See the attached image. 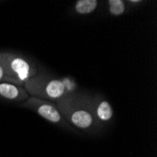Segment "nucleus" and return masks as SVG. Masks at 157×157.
Listing matches in <instances>:
<instances>
[{"label": "nucleus", "instance_id": "obj_1", "mask_svg": "<svg viewBox=\"0 0 157 157\" xmlns=\"http://www.w3.org/2000/svg\"><path fill=\"white\" fill-rule=\"evenodd\" d=\"M30 101L32 102V107L36 110V112L44 119L51 121V122H60L62 121L60 113L58 111L52 104L42 102L41 100H38L36 98H32Z\"/></svg>", "mask_w": 157, "mask_h": 157}, {"label": "nucleus", "instance_id": "obj_2", "mask_svg": "<svg viewBox=\"0 0 157 157\" xmlns=\"http://www.w3.org/2000/svg\"><path fill=\"white\" fill-rule=\"evenodd\" d=\"M9 67L12 74L15 75L17 79L22 82L26 81L35 75V70L27 61L21 58H13L10 61Z\"/></svg>", "mask_w": 157, "mask_h": 157}, {"label": "nucleus", "instance_id": "obj_3", "mask_svg": "<svg viewBox=\"0 0 157 157\" xmlns=\"http://www.w3.org/2000/svg\"><path fill=\"white\" fill-rule=\"evenodd\" d=\"M70 119L73 124L79 128H82V129H86V128L90 127L93 121L91 114L84 109H78L74 111L70 115Z\"/></svg>", "mask_w": 157, "mask_h": 157}, {"label": "nucleus", "instance_id": "obj_4", "mask_svg": "<svg viewBox=\"0 0 157 157\" xmlns=\"http://www.w3.org/2000/svg\"><path fill=\"white\" fill-rule=\"evenodd\" d=\"M65 94V85L60 80H51L44 85V95L50 99H59Z\"/></svg>", "mask_w": 157, "mask_h": 157}, {"label": "nucleus", "instance_id": "obj_5", "mask_svg": "<svg viewBox=\"0 0 157 157\" xmlns=\"http://www.w3.org/2000/svg\"><path fill=\"white\" fill-rule=\"evenodd\" d=\"M97 6L96 0H78L75 4V11L79 14H89L94 11Z\"/></svg>", "mask_w": 157, "mask_h": 157}, {"label": "nucleus", "instance_id": "obj_6", "mask_svg": "<svg viewBox=\"0 0 157 157\" xmlns=\"http://www.w3.org/2000/svg\"><path fill=\"white\" fill-rule=\"evenodd\" d=\"M97 117L104 121H109L113 116V109L107 101H102L96 108Z\"/></svg>", "mask_w": 157, "mask_h": 157}, {"label": "nucleus", "instance_id": "obj_7", "mask_svg": "<svg viewBox=\"0 0 157 157\" xmlns=\"http://www.w3.org/2000/svg\"><path fill=\"white\" fill-rule=\"evenodd\" d=\"M21 93L20 89H18L16 86L11 85V84H7L3 83L0 84V95H2L5 98L13 100L19 97Z\"/></svg>", "mask_w": 157, "mask_h": 157}, {"label": "nucleus", "instance_id": "obj_8", "mask_svg": "<svg viewBox=\"0 0 157 157\" xmlns=\"http://www.w3.org/2000/svg\"><path fill=\"white\" fill-rule=\"evenodd\" d=\"M109 11L112 15L119 16L124 12L125 10V6L124 3L121 0H109Z\"/></svg>", "mask_w": 157, "mask_h": 157}, {"label": "nucleus", "instance_id": "obj_9", "mask_svg": "<svg viewBox=\"0 0 157 157\" xmlns=\"http://www.w3.org/2000/svg\"><path fill=\"white\" fill-rule=\"evenodd\" d=\"M3 76H4V69L1 65H0V80L3 78Z\"/></svg>", "mask_w": 157, "mask_h": 157}, {"label": "nucleus", "instance_id": "obj_10", "mask_svg": "<svg viewBox=\"0 0 157 157\" xmlns=\"http://www.w3.org/2000/svg\"><path fill=\"white\" fill-rule=\"evenodd\" d=\"M130 2H132V3H139L140 1H130Z\"/></svg>", "mask_w": 157, "mask_h": 157}]
</instances>
